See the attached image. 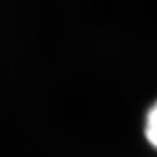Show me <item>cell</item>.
I'll use <instances>...</instances> for the list:
<instances>
[{
  "label": "cell",
  "mask_w": 157,
  "mask_h": 157,
  "mask_svg": "<svg viewBox=\"0 0 157 157\" xmlns=\"http://www.w3.org/2000/svg\"><path fill=\"white\" fill-rule=\"evenodd\" d=\"M145 134L147 141L157 149V102L149 109L145 123Z\"/></svg>",
  "instance_id": "6da1fadb"
}]
</instances>
